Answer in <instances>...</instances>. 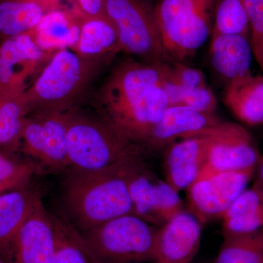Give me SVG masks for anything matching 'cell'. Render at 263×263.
<instances>
[{"mask_svg": "<svg viewBox=\"0 0 263 263\" xmlns=\"http://www.w3.org/2000/svg\"><path fill=\"white\" fill-rule=\"evenodd\" d=\"M92 100L100 119L144 149L151 132L170 105L163 65L128 57L114 66Z\"/></svg>", "mask_w": 263, "mask_h": 263, "instance_id": "cell-1", "label": "cell"}, {"mask_svg": "<svg viewBox=\"0 0 263 263\" xmlns=\"http://www.w3.org/2000/svg\"><path fill=\"white\" fill-rule=\"evenodd\" d=\"M138 158L103 171L70 169L62 187L65 215L81 233L133 214L128 171Z\"/></svg>", "mask_w": 263, "mask_h": 263, "instance_id": "cell-2", "label": "cell"}, {"mask_svg": "<svg viewBox=\"0 0 263 263\" xmlns=\"http://www.w3.org/2000/svg\"><path fill=\"white\" fill-rule=\"evenodd\" d=\"M110 59L85 57L72 49L55 51L23 95L28 113L74 110Z\"/></svg>", "mask_w": 263, "mask_h": 263, "instance_id": "cell-3", "label": "cell"}, {"mask_svg": "<svg viewBox=\"0 0 263 263\" xmlns=\"http://www.w3.org/2000/svg\"><path fill=\"white\" fill-rule=\"evenodd\" d=\"M67 142L69 169L76 171H103L142 157L146 152L100 118L76 109L69 114Z\"/></svg>", "mask_w": 263, "mask_h": 263, "instance_id": "cell-4", "label": "cell"}, {"mask_svg": "<svg viewBox=\"0 0 263 263\" xmlns=\"http://www.w3.org/2000/svg\"><path fill=\"white\" fill-rule=\"evenodd\" d=\"M216 0H157L155 13L174 61L193 56L212 33Z\"/></svg>", "mask_w": 263, "mask_h": 263, "instance_id": "cell-5", "label": "cell"}, {"mask_svg": "<svg viewBox=\"0 0 263 263\" xmlns=\"http://www.w3.org/2000/svg\"><path fill=\"white\" fill-rule=\"evenodd\" d=\"M105 10L117 29L122 53L148 63L174 62L164 47L155 9L145 0H105Z\"/></svg>", "mask_w": 263, "mask_h": 263, "instance_id": "cell-6", "label": "cell"}, {"mask_svg": "<svg viewBox=\"0 0 263 263\" xmlns=\"http://www.w3.org/2000/svg\"><path fill=\"white\" fill-rule=\"evenodd\" d=\"M157 228L127 214L80 232L100 263L152 262Z\"/></svg>", "mask_w": 263, "mask_h": 263, "instance_id": "cell-7", "label": "cell"}, {"mask_svg": "<svg viewBox=\"0 0 263 263\" xmlns=\"http://www.w3.org/2000/svg\"><path fill=\"white\" fill-rule=\"evenodd\" d=\"M133 214L154 226H162L183 211L179 192L147 168L141 158L128 171Z\"/></svg>", "mask_w": 263, "mask_h": 263, "instance_id": "cell-8", "label": "cell"}, {"mask_svg": "<svg viewBox=\"0 0 263 263\" xmlns=\"http://www.w3.org/2000/svg\"><path fill=\"white\" fill-rule=\"evenodd\" d=\"M53 53L41 49L32 32L5 39L0 45V99L23 96L26 81L33 84Z\"/></svg>", "mask_w": 263, "mask_h": 263, "instance_id": "cell-9", "label": "cell"}, {"mask_svg": "<svg viewBox=\"0 0 263 263\" xmlns=\"http://www.w3.org/2000/svg\"><path fill=\"white\" fill-rule=\"evenodd\" d=\"M202 135L209 138V146L198 177L220 171L255 168L260 159L250 133L239 124L221 122Z\"/></svg>", "mask_w": 263, "mask_h": 263, "instance_id": "cell-10", "label": "cell"}, {"mask_svg": "<svg viewBox=\"0 0 263 263\" xmlns=\"http://www.w3.org/2000/svg\"><path fill=\"white\" fill-rule=\"evenodd\" d=\"M255 168L220 171L198 177L187 189L189 206L201 224L220 219L223 213L247 189Z\"/></svg>", "mask_w": 263, "mask_h": 263, "instance_id": "cell-11", "label": "cell"}, {"mask_svg": "<svg viewBox=\"0 0 263 263\" xmlns=\"http://www.w3.org/2000/svg\"><path fill=\"white\" fill-rule=\"evenodd\" d=\"M70 111L34 114L32 117L26 118L20 135L24 148L29 155L48 168H70L67 134Z\"/></svg>", "mask_w": 263, "mask_h": 263, "instance_id": "cell-12", "label": "cell"}, {"mask_svg": "<svg viewBox=\"0 0 263 263\" xmlns=\"http://www.w3.org/2000/svg\"><path fill=\"white\" fill-rule=\"evenodd\" d=\"M202 224L182 211L157 228L152 263H192L201 242Z\"/></svg>", "mask_w": 263, "mask_h": 263, "instance_id": "cell-13", "label": "cell"}, {"mask_svg": "<svg viewBox=\"0 0 263 263\" xmlns=\"http://www.w3.org/2000/svg\"><path fill=\"white\" fill-rule=\"evenodd\" d=\"M58 242L53 216L41 200L15 237L11 255L13 263H51Z\"/></svg>", "mask_w": 263, "mask_h": 263, "instance_id": "cell-14", "label": "cell"}, {"mask_svg": "<svg viewBox=\"0 0 263 263\" xmlns=\"http://www.w3.org/2000/svg\"><path fill=\"white\" fill-rule=\"evenodd\" d=\"M221 121L183 105H169L151 132L145 150L167 148L176 140L202 136Z\"/></svg>", "mask_w": 263, "mask_h": 263, "instance_id": "cell-15", "label": "cell"}, {"mask_svg": "<svg viewBox=\"0 0 263 263\" xmlns=\"http://www.w3.org/2000/svg\"><path fill=\"white\" fill-rule=\"evenodd\" d=\"M209 138L205 135L184 138L167 148L166 180L176 191L187 190L198 177L206 160Z\"/></svg>", "mask_w": 263, "mask_h": 263, "instance_id": "cell-16", "label": "cell"}, {"mask_svg": "<svg viewBox=\"0 0 263 263\" xmlns=\"http://www.w3.org/2000/svg\"><path fill=\"white\" fill-rule=\"evenodd\" d=\"M41 200L37 193L26 188L0 195V257L5 259L12 255L19 230Z\"/></svg>", "mask_w": 263, "mask_h": 263, "instance_id": "cell-17", "label": "cell"}, {"mask_svg": "<svg viewBox=\"0 0 263 263\" xmlns=\"http://www.w3.org/2000/svg\"><path fill=\"white\" fill-rule=\"evenodd\" d=\"M224 102L245 124H263V76L253 75L250 71L228 81Z\"/></svg>", "mask_w": 263, "mask_h": 263, "instance_id": "cell-18", "label": "cell"}, {"mask_svg": "<svg viewBox=\"0 0 263 263\" xmlns=\"http://www.w3.org/2000/svg\"><path fill=\"white\" fill-rule=\"evenodd\" d=\"M82 18H76L60 8L49 10L32 31L33 37L45 51L53 53L60 50L73 49L79 38Z\"/></svg>", "mask_w": 263, "mask_h": 263, "instance_id": "cell-19", "label": "cell"}, {"mask_svg": "<svg viewBox=\"0 0 263 263\" xmlns=\"http://www.w3.org/2000/svg\"><path fill=\"white\" fill-rule=\"evenodd\" d=\"M210 55L214 70L230 81L250 72L254 53L247 37L217 35L212 37Z\"/></svg>", "mask_w": 263, "mask_h": 263, "instance_id": "cell-20", "label": "cell"}, {"mask_svg": "<svg viewBox=\"0 0 263 263\" xmlns=\"http://www.w3.org/2000/svg\"><path fill=\"white\" fill-rule=\"evenodd\" d=\"M223 237L249 234L263 229V193L246 189L223 213Z\"/></svg>", "mask_w": 263, "mask_h": 263, "instance_id": "cell-21", "label": "cell"}, {"mask_svg": "<svg viewBox=\"0 0 263 263\" xmlns=\"http://www.w3.org/2000/svg\"><path fill=\"white\" fill-rule=\"evenodd\" d=\"M74 51L85 57L113 58L120 51L117 29L108 17L84 18Z\"/></svg>", "mask_w": 263, "mask_h": 263, "instance_id": "cell-22", "label": "cell"}, {"mask_svg": "<svg viewBox=\"0 0 263 263\" xmlns=\"http://www.w3.org/2000/svg\"><path fill=\"white\" fill-rule=\"evenodd\" d=\"M46 12L37 0H0V36L5 40L32 32Z\"/></svg>", "mask_w": 263, "mask_h": 263, "instance_id": "cell-23", "label": "cell"}, {"mask_svg": "<svg viewBox=\"0 0 263 263\" xmlns=\"http://www.w3.org/2000/svg\"><path fill=\"white\" fill-rule=\"evenodd\" d=\"M58 233V247L51 263H100L79 230L65 214H52Z\"/></svg>", "mask_w": 263, "mask_h": 263, "instance_id": "cell-24", "label": "cell"}, {"mask_svg": "<svg viewBox=\"0 0 263 263\" xmlns=\"http://www.w3.org/2000/svg\"><path fill=\"white\" fill-rule=\"evenodd\" d=\"M214 263H263V229L224 237Z\"/></svg>", "mask_w": 263, "mask_h": 263, "instance_id": "cell-25", "label": "cell"}, {"mask_svg": "<svg viewBox=\"0 0 263 263\" xmlns=\"http://www.w3.org/2000/svg\"><path fill=\"white\" fill-rule=\"evenodd\" d=\"M250 31L248 15L241 0H216L212 37L241 35Z\"/></svg>", "mask_w": 263, "mask_h": 263, "instance_id": "cell-26", "label": "cell"}, {"mask_svg": "<svg viewBox=\"0 0 263 263\" xmlns=\"http://www.w3.org/2000/svg\"><path fill=\"white\" fill-rule=\"evenodd\" d=\"M28 114L23 96L0 99V145L20 136Z\"/></svg>", "mask_w": 263, "mask_h": 263, "instance_id": "cell-27", "label": "cell"}, {"mask_svg": "<svg viewBox=\"0 0 263 263\" xmlns=\"http://www.w3.org/2000/svg\"><path fill=\"white\" fill-rule=\"evenodd\" d=\"M34 171V164L13 162L0 154V195L25 188Z\"/></svg>", "mask_w": 263, "mask_h": 263, "instance_id": "cell-28", "label": "cell"}, {"mask_svg": "<svg viewBox=\"0 0 263 263\" xmlns=\"http://www.w3.org/2000/svg\"><path fill=\"white\" fill-rule=\"evenodd\" d=\"M170 105H183L200 113L215 115L217 100L209 85L190 89L175 91L169 99Z\"/></svg>", "mask_w": 263, "mask_h": 263, "instance_id": "cell-29", "label": "cell"}, {"mask_svg": "<svg viewBox=\"0 0 263 263\" xmlns=\"http://www.w3.org/2000/svg\"><path fill=\"white\" fill-rule=\"evenodd\" d=\"M248 15L254 56L263 70V0H241Z\"/></svg>", "mask_w": 263, "mask_h": 263, "instance_id": "cell-30", "label": "cell"}, {"mask_svg": "<svg viewBox=\"0 0 263 263\" xmlns=\"http://www.w3.org/2000/svg\"><path fill=\"white\" fill-rule=\"evenodd\" d=\"M76 4L84 18L107 17L105 10V0H75Z\"/></svg>", "mask_w": 263, "mask_h": 263, "instance_id": "cell-31", "label": "cell"}, {"mask_svg": "<svg viewBox=\"0 0 263 263\" xmlns=\"http://www.w3.org/2000/svg\"><path fill=\"white\" fill-rule=\"evenodd\" d=\"M255 182L254 186H257L263 193V157H261L255 167Z\"/></svg>", "mask_w": 263, "mask_h": 263, "instance_id": "cell-32", "label": "cell"}, {"mask_svg": "<svg viewBox=\"0 0 263 263\" xmlns=\"http://www.w3.org/2000/svg\"><path fill=\"white\" fill-rule=\"evenodd\" d=\"M37 1L46 8V11L48 12L58 8L57 4H59L61 0H37Z\"/></svg>", "mask_w": 263, "mask_h": 263, "instance_id": "cell-33", "label": "cell"}, {"mask_svg": "<svg viewBox=\"0 0 263 263\" xmlns=\"http://www.w3.org/2000/svg\"><path fill=\"white\" fill-rule=\"evenodd\" d=\"M0 263H8L7 262L6 259L3 258V257H0Z\"/></svg>", "mask_w": 263, "mask_h": 263, "instance_id": "cell-34", "label": "cell"}]
</instances>
